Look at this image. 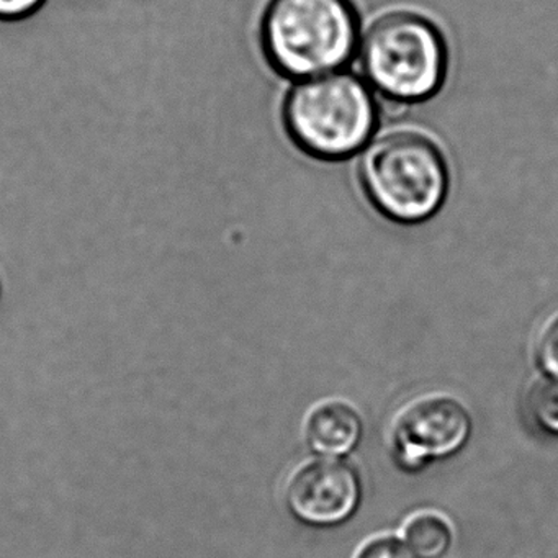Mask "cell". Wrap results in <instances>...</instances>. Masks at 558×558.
I'll return each instance as SVG.
<instances>
[{
    "instance_id": "obj_1",
    "label": "cell",
    "mask_w": 558,
    "mask_h": 558,
    "mask_svg": "<svg viewBox=\"0 0 558 558\" xmlns=\"http://www.w3.org/2000/svg\"><path fill=\"white\" fill-rule=\"evenodd\" d=\"M259 40L279 76L308 80L351 63L361 44V17L352 0H269Z\"/></svg>"
},
{
    "instance_id": "obj_2",
    "label": "cell",
    "mask_w": 558,
    "mask_h": 558,
    "mask_svg": "<svg viewBox=\"0 0 558 558\" xmlns=\"http://www.w3.org/2000/svg\"><path fill=\"white\" fill-rule=\"evenodd\" d=\"M359 181L381 217L398 225H421L446 204L450 169L442 148L426 133L388 130L365 146Z\"/></svg>"
},
{
    "instance_id": "obj_3",
    "label": "cell",
    "mask_w": 558,
    "mask_h": 558,
    "mask_svg": "<svg viewBox=\"0 0 558 558\" xmlns=\"http://www.w3.org/2000/svg\"><path fill=\"white\" fill-rule=\"evenodd\" d=\"M282 123L303 155L323 162L345 161L372 142L378 104L364 77L335 71L296 81L283 99Z\"/></svg>"
},
{
    "instance_id": "obj_4",
    "label": "cell",
    "mask_w": 558,
    "mask_h": 558,
    "mask_svg": "<svg viewBox=\"0 0 558 558\" xmlns=\"http://www.w3.org/2000/svg\"><path fill=\"white\" fill-rule=\"evenodd\" d=\"M359 63L365 83L385 99L426 102L446 84L449 48L427 15L393 9L375 17L362 35Z\"/></svg>"
},
{
    "instance_id": "obj_5",
    "label": "cell",
    "mask_w": 558,
    "mask_h": 558,
    "mask_svg": "<svg viewBox=\"0 0 558 558\" xmlns=\"http://www.w3.org/2000/svg\"><path fill=\"white\" fill-rule=\"evenodd\" d=\"M472 426L469 410L457 398L429 395L414 400L391 426L395 462L407 472H420L430 462L449 459L469 442Z\"/></svg>"
},
{
    "instance_id": "obj_6",
    "label": "cell",
    "mask_w": 558,
    "mask_h": 558,
    "mask_svg": "<svg viewBox=\"0 0 558 558\" xmlns=\"http://www.w3.org/2000/svg\"><path fill=\"white\" fill-rule=\"evenodd\" d=\"M362 480L348 460H310L290 476L286 502L290 514L310 527H336L357 511Z\"/></svg>"
},
{
    "instance_id": "obj_7",
    "label": "cell",
    "mask_w": 558,
    "mask_h": 558,
    "mask_svg": "<svg viewBox=\"0 0 558 558\" xmlns=\"http://www.w3.org/2000/svg\"><path fill=\"white\" fill-rule=\"evenodd\" d=\"M303 436L315 456L342 459L357 449L364 436V423L352 404L341 400L323 401L310 411Z\"/></svg>"
},
{
    "instance_id": "obj_8",
    "label": "cell",
    "mask_w": 558,
    "mask_h": 558,
    "mask_svg": "<svg viewBox=\"0 0 558 558\" xmlns=\"http://www.w3.org/2000/svg\"><path fill=\"white\" fill-rule=\"evenodd\" d=\"M404 544L414 558H444L453 544V529L444 515L420 512L403 529Z\"/></svg>"
},
{
    "instance_id": "obj_9",
    "label": "cell",
    "mask_w": 558,
    "mask_h": 558,
    "mask_svg": "<svg viewBox=\"0 0 558 558\" xmlns=\"http://www.w3.org/2000/svg\"><path fill=\"white\" fill-rule=\"evenodd\" d=\"M525 413L538 433L558 437V378H538L525 397Z\"/></svg>"
},
{
    "instance_id": "obj_10",
    "label": "cell",
    "mask_w": 558,
    "mask_h": 558,
    "mask_svg": "<svg viewBox=\"0 0 558 558\" xmlns=\"http://www.w3.org/2000/svg\"><path fill=\"white\" fill-rule=\"evenodd\" d=\"M535 362L547 377L558 378V313L547 319L535 339Z\"/></svg>"
},
{
    "instance_id": "obj_11",
    "label": "cell",
    "mask_w": 558,
    "mask_h": 558,
    "mask_svg": "<svg viewBox=\"0 0 558 558\" xmlns=\"http://www.w3.org/2000/svg\"><path fill=\"white\" fill-rule=\"evenodd\" d=\"M355 558H414L404 542L395 535H378L362 545Z\"/></svg>"
},
{
    "instance_id": "obj_12",
    "label": "cell",
    "mask_w": 558,
    "mask_h": 558,
    "mask_svg": "<svg viewBox=\"0 0 558 558\" xmlns=\"http://www.w3.org/2000/svg\"><path fill=\"white\" fill-rule=\"evenodd\" d=\"M45 0H0V21H22L37 12Z\"/></svg>"
}]
</instances>
